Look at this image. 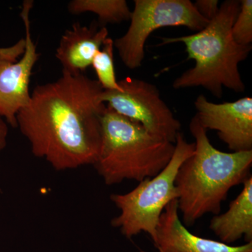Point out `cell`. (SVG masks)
Masks as SVG:
<instances>
[{"label": "cell", "instance_id": "16", "mask_svg": "<svg viewBox=\"0 0 252 252\" xmlns=\"http://www.w3.org/2000/svg\"><path fill=\"white\" fill-rule=\"evenodd\" d=\"M193 4L200 15L209 21L213 19L220 11L218 0H197Z\"/></svg>", "mask_w": 252, "mask_h": 252}, {"label": "cell", "instance_id": "3", "mask_svg": "<svg viewBox=\"0 0 252 252\" xmlns=\"http://www.w3.org/2000/svg\"><path fill=\"white\" fill-rule=\"evenodd\" d=\"M240 5L238 0H226L202 31L189 35L160 38L158 46L183 43L188 59L195 62L193 68L174 81V89L203 87L217 98L223 96V88L235 93L245 91L239 64L248 57L252 46L240 45L232 36Z\"/></svg>", "mask_w": 252, "mask_h": 252}, {"label": "cell", "instance_id": "5", "mask_svg": "<svg viewBox=\"0 0 252 252\" xmlns=\"http://www.w3.org/2000/svg\"><path fill=\"white\" fill-rule=\"evenodd\" d=\"M175 145L171 160L161 172L139 182L130 192L111 195V200L121 212L111 223L126 238L144 232L154 241L162 212L169 203L178 198L176 176L182 164L193 154L195 143L187 142L180 132Z\"/></svg>", "mask_w": 252, "mask_h": 252}, {"label": "cell", "instance_id": "9", "mask_svg": "<svg viewBox=\"0 0 252 252\" xmlns=\"http://www.w3.org/2000/svg\"><path fill=\"white\" fill-rule=\"evenodd\" d=\"M194 104L202 127L216 130L233 152L252 150V97L217 104L200 94Z\"/></svg>", "mask_w": 252, "mask_h": 252}, {"label": "cell", "instance_id": "7", "mask_svg": "<svg viewBox=\"0 0 252 252\" xmlns=\"http://www.w3.org/2000/svg\"><path fill=\"white\" fill-rule=\"evenodd\" d=\"M119 84L121 91H102V102L117 114L138 122L150 133L175 144L182 125L157 86L129 77Z\"/></svg>", "mask_w": 252, "mask_h": 252}, {"label": "cell", "instance_id": "8", "mask_svg": "<svg viewBox=\"0 0 252 252\" xmlns=\"http://www.w3.org/2000/svg\"><path fill=\"white\" fill-rule=\"evenodd\" d=\"M34 2L23 1L21 17L26 30V49L23 57L16 62L0 56V119L11 127H17L16 116L31 100L29 86L32 69L40 54L31 34L30 13Z\"/></svg>", "mask_w": 252, "mask_h": 252}, {"label": "cell", "instance_id": "1", "mask_svg": "<svg viewBox=\"0 0 252 252\" xmlns=\"http://www.w3.org/2000/svg\"><path fill=\"white\" fill-rule=\"evenodd\" d=\"M102 91L98 81L85 74L64 72L57 80L36 86L16 116L32 154L58 171L94 165L107 109Z\"/></svg>", "mask_w": 252, "mask_h": 252}, {"label": "cell", "instance_id": "2", "mask_svg": "<svg viewBox=\"0 0 252 252\" xmlns=\"http://www.w3.org/2000/svg\"><path fill=\"white\" fill-rule=\"evenodd\" d=\"M189 128L195 150L175 179L178 210L186 225L207 214L219 215L230 189L245 182L252 165V150L226 153L215 148L195 115Z\"/></svg>", "mask_w": 252, "mask_h": 252}, {"label": "cell", "instance_id": "6", "mask_svg": "<svg viewBox=\"0 0 252 252\" xmlns=\"http://www.w3.org/2000/svg\"><path fill=\"white\" fill-rule=\"evenodd\" d=\"M127 32L114 41L124 65L130 69L142 66L146 41L156 30L183 26L200 31L210 21L202 16L190 0H135Z\"/></svg>", "mask_w": 252, "mask_h": 252}, {"label": "cell", "instance_id": "17", "mask_svg": "<svg viewBox=\"0 0 252 252\" xmlns=\"http://www.w3.org/2000/svg\"><path fill=\"white\" fill-rule=\"evenodd\" d=\"M26 49L25 38L20 39L14 45L8 48H0V56L8 61L16 62L23 56Z\"/></svg>", "mask_w": 252, "mask_h": 252}, {"label": "cell", "instance_id": "18", "mask_svg": "<svg viewBox=\"0 0 252 252\" xmlns=\"http://www.w3.org/2000/svg\"><path fill=\"white\" fill-rule=\"evenodd\" d=\"M8 132L9 128L7 124L2 119H0V152L6 147Z\"/></svg>", "mask_w": 252, "mask_h": 252}, {"label": "cell", "instance_id": "12", "mask_svg": "<svg viewBox=\"0 0 252 252\" xmlns=\"http://www.w3.org/2000/svg\"><path fill=\"white\" fill-rule=\"evenodd\" d=\"M243 189L229 208L215 215L210 228L222 243L230 245L245 237L247 243L252 242V177L243 182Z\"/></svg>", "mask_w": 252, "mask_h": 252}, {"label": "cell", "instance_id": "15", "mask_svg": "<svg viewBox=\"0 0 252 252\" xmlns=\"http://www.w3.org/2000/svg\"><path fill=\"white\" fill-rule=\"evenodd\" d=\"M240 10L232 27V36L237 44L251 46L252 43V1L242 0Z\"/></svg>", "mask_w": 252, "mask_h": 252}, {"label": "cell", "instance_id": "20", "mask_svg": "<svg viewBox=\"0 0 252 252\" xmlns=\"http://www.w3.org/2000/svg\"></svg>", "mask_w": 252, "mask_h": 252}, {"label": "cell", "instance_id": "14", "mask_svg": "<svg viewBox=\"0 0 252 252\" xmlns=\"http://www.w3.org/2000/svg\"><path fill=\"white\" fill-rule=\"evenodd\" d=\"M114 49V40L107 38L91 64L97 75V81L104 91L122 90L116 76Z\"/></svg>", "mask_w": 252, "mask_h": 252}, {"label": "cell", "instance_id": "13", "mask_svg": "<svg viewBox=\"0 0 252 252\" xmlns=\"http://www.w3.org/2000/svg\"><path fill=\"white\" fill-rule=\"evenodd\" d=\"M70 14L94 13L100 23H119L129 21L131 10L126 0H72L68 4Z\"/></svg>", "mask_w": 252, "mask_h": 252}, {"label": "cell", "instance_id": "4", "mask_svg": "<svg viewBox=\"0 0 252 252\" xmlns=\"http://www.w3.org/2000/svg\"><path fill=\"white\" fill-rule=\"evenodd\" d=\"M175 147L138 122L107 107L102 119L100 149L94 165L107 185L126 180L140 182L167 166Z\"/></svg>", "mask_w": 252, "mask_h": 252}, {"label": "cell", "instance_id": "11", "mask_svg": "<svg viewBox=\"0 0 252 252\" xmlns=\"http://www.w3.org/2000/svg\"><path fill=\"white\" fill-rule=\"evenodd\" d=\"M109 37L107 28H99L94 21L90 26L73 23L63 34L56 49V57L62 65V72L72 74H85L94 56Z\"/></svg>", "mask_w": 252, "mask_h": 252}, {"label": "cell", "instance_id": "19", "mask_svg": "<svg viewBox=\"0 0 252 252\" xmlns=\"http://www.w3.org/2000/svg\"><path fill=\"white\" fill-rule=\"evenodd\" d=\"M142 252H145L142 251Z\"/></svg>", "mask_w": 252, "mask_h": 252}, {"label": "cell", "instance_id": "10", "mask_svg": "<svg viewBox=\"0 0 252 252\" xmlns=\"http://www.w3.org/2000/svg\"><path fill=\"white\" fill-rule=\"evenodd\" d=\"M153 242L159 252H252V242L231 246L190 233L180 220L177 200L162 212Z\"/></svg>", "mask_w": 252, "mask_h": 252}]
</instances>
